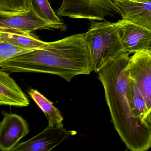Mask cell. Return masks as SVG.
Instances as JSON below:
<instances>
[{
    "mask_svg": "<svg viewBox=\"0 0 151 151\" xmlns=\"http://www.w3.org/2000/svg\"><path fill=\"white\" fill-rule=\"evenodd\" d=\"M90 21L91 24L84 36L90 47L93 71L98 73L107 64L126 52L114 23L106 20Z\"/></svg>",
    "mask_w": 151,
    "mask_h": 151,
    "instance_id": "3957f363",
    "label": "cell"
},
{
    "mask_svg": "<svg viewBox=\"0 0 151 151\" xmlns=\"http://www.w3.org/2000/svg\"><path fill=\"white\" fill-rule=\"evenodd\" d=\"M55 13L59 17L98 21L122 14L116 0H63Z\"/></svg>",
    "mask_w": 151,
    "mask_h": 151,
    "instance_id": "277c9868",
    "label": "cell"
},
{
    "mask_svg": "<svg viewBox=\"0 0 151 151\" xmlns=\"http://www.w3.org/2000/svg\"><path fill=\"white\" fill-rule=\"evenodd\" d=\"M28 93L45 114L48 121V125L51 127H63V116L52 102L37 90L30 89Z\"/></svg>",
    "mask_w": 151,
    "mask_h": 151,
    "instance_id": "4fadbf2b",
    "label": "cell"
},
{
    "mask_svg": "<svg viewBox=\"0 0 151 151\" xmlns=\"http://www.w3.org/2000/svg\"><path fill=\"white\" fill-rule=\"evenodd\" d=\"M34 50L24 48L6 41L0 37V64Z\"/></svg>",
    "mask_w": 151,
    "mask_h": 151,
    "instance_id": "2e32d148",
    "label": "cell"
},
{
    "mask_svg": "<svg viewBox=\"0 0 151 151\" xmlns=\"http://www.w3.org/2000/svg\"><path fill=\"white\" fill-rule=\"evenodd\" d=\"M47 22L40 18L32 9L19 13L0 11V31L15 30L26 33H32L39 30L51 29Z\"/></svg>",
    "mask_w": 151,
    "mask_h": 151,
    "instance_id": "9c48e42d",
    "label": "cell"
},
{
    "mask_svg": "<svg viewBox=\"0 0 151 151\" xmlns=\"http://www.w3.org/2000/svg\"><path fill=\"white\" fill-rule=\"evenodd\" d=\"M74 131H68L64 127L48 125L42 132L24 142L18 143L12 151H50L63 140L75 135Z\"/></svg>",
    "mask_w": 151,
    "mask_h": 151,
    "instance_id": "52a82bcc",
    "label": "cell"
},
{
    "mask_svg": "<svg viewBox=\"0 0 151 151\" xmlns=\"http://www.w3.org/2000/svg\"><path fill=\"white\" fill-rule=\"evenodd\" d=\"M129 90L132 104L136 114L143 122L151 126V112L148 110L144 97L130 78Z\"/></svg>",
    "mask_w": 151,
    "mask_h": 151,
    "instance_id": "9a60e30c",
    "label": "cell"
},
{
    "mask_svg": "<svg viewBox=\"0 0 151 151\" xmlns=\"http://www.w3.org/2000/svg\"><path fill=\"white\" fill-rule=\"evenodd\" d=\"M31 9L29 0H0V11L19 13Z\"/></svg>",
    "mask_w": 151,
    "mask_h": 151,
    "instance_id": "e0dca14e",
    "label": "cell"
},
{
    "mask_svg": "<svg viewBox=\"0 0 151 151\" xmlns=\"http://www.w3.org/2000/svg\"><path fill=\"white\" fill-rule=\"evenodd\" d=\"M130 54L124 52L107 64L98 73L114 128L126 147L131 151H146L151 147V126L136 114L129 93L128 63Z\"/></svg>",
    "mask_w": 151,
    "mask_h": 151,
    "instance_id": "6da1fadb",
    "label": "cell"
},
{
    "mask_svg": "<svg viewBox=\"0 0 151 151\" xmlns=\"http://www.w3.org/2000/svg\"><path fill=\"white\" fill-rule=\"evenodd\" d=\"M0 122V150L12 151L29 132V124L21 116L2 111Z\"/></svg>",
    "mask_w": 151,
    "mask_h": 151,
    "instance_id": "ba28073f",
    "label": "cell"
},
{
    "mask_svg": "<svg viewBox=\"0 0 151 151\" xmlns=\"http://www.w3.org/2000/svg\"><path fill=\"white\" fill-rule=\"evenodd\" d=\"M31 9L42 20L51 25L53 29L66 31L67 25L56 15L48 0H29Z\"/></svg>",
    "mask_w": 151,
    "mask_h": 151,
    "instance_id": "5bb4252c",
    "label": "cell"
},
{
    "mask_svg": "<svg viewBox=\"0 0 151 151\" xmlns=\"http://www.w3.org/2000/svg\"><path fill=\"white\" fill-rule=\"evenodd\" d=\"M114 24L126 52L130 54L143 50H151V30L124 19Z\"/></svg>",
    "mask_w": 151,
    "mask_h": 151,
    "instance_id": "8992f818",
    "label": "cell"
},
{
    "mask_svg": "<svg viewBox=\"0 0 151 151\" xmlns=\"http://www.w3.org/2000/svg\"><path fill=\"white\" fill-rule=\"evenodd\" d=\"M0 37L16 45L32 50L44 49L48 45L49 43L42 41L32 33L15 30H1Z\"/></svg>",
    "mask_w": 151,
    "mask_h": 151,
    "instance_id": "7c38bea8",
    "label": "cell"
},
{
    "mask_svg": "<svg viewBox=\"0 0 151 151\" xmlns=\"http://www.w3.org/2000/svg\"><path fill=\"white\" fill-rule=\"evenodd\" d=\"M30 101L27 95L9 74L0 70V106L23 107Z\"/></svg>",
    "mask_w": 151,
    "mask_h": 151,
    "instance_id": "8fae6325",
    "label": "cell"
},
{
    "mask_svg": "<svg viewBox=\"0 0 151 151\" xmlns=\"http://www.w3.org/2000/svg\"><path fill=\"white\" fill-rule=\"evenodd\" d=\"M122 19L151 30V0H116Z\"/></svg>",
    "mask_w": 151,
    "mask_h": 151,
    "instance_id": "30bf717a",
    "label": "cell"
},
{
    "mask_svg": "<svg viewBox=\"0 0 151 151\" xmlns=\"http://www.w3.org/2000/svg\"><path fill=\"white\" fill-rule=\"evenodd\" d=\"M0 70L9 74L37 72L56 75L68 82L79 75L93 71L92 58L84 33H78L49 42L37 49L0 64Z\"/></svg>",
    "mask_w": 151,
    "mask_h": 151,
    "instance_id": "7a4b0ae2",
    "label": "cell"
},
{
    "mask_svg": "<svg viewBox=\"0 0 151 151\" xmlns=\"http://www.w3.org/2000/svg\"><path fill=\"white\" fill-rule=\"evenodd\" d=\"M129 78L144 97L151 112V50H143L130 57L128 65Z\"/></svg>",
    "mask_w": 151,
    "mask_h": 151,
    "instance_id": "5b68a950",
    "label": "cell"
}]
</instances>
